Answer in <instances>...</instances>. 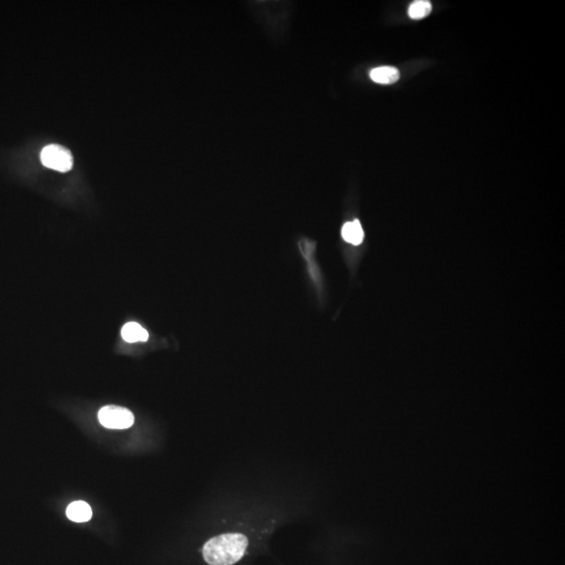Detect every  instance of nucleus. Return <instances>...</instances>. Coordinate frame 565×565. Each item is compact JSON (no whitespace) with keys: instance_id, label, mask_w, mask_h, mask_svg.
<instances>
[{"instance_id":"obj_1","label":"nucleus","mask_w":565,"mask_h":565,"mask_svg":"<svg viewBox=\"0 0 565 565\" xmlns=\"http://www.w3.org/2000/svg\"><path fill=\"white\" fill-rule=\"evenodd\" d=\"M247 545L248 540L243 534L216 536L203 546V558L209 565H232L244 556Z\"/></svg>"},{"instance_id":"obj_2","label":"nucleus","mask_w":565,"mask_h":565,"mask_svg":"<svg viewBox=\"0 0 565 565\" xmlns=\"http://www.w3.org/2000/svg\"><path fill=\"white\" fill-rule=\"evenodd\" d=\"M40 158L46 167L62 173L70 171L73 167V158L70 151L59 144H50L45 146L42 150Z\"/></svg>"},{"instance_id":"obj_3","label":"nucleus","mask_w":565,"mask_h":565,"mask_svg":"<svg viewBox=\"0 0 565 565\" xmlns=\"http://www.w3.org/2000/svg\"><path fill=\"white\" fill-rule=\"evenodd\" d=\"M98 421L106 428L127 429L133 425L134 414L121 406H104L98 412Z\"/></svg>"},{"instance_id":"obj_4","label":"nucleus","mask_w":565,"mask_h":565,"mask_svg":"<svg viewBox=\"0 0 565 565\" xmlns=\"http://www.w3.org/2000/svg\"><path fill=\"white\" fill-rule=\"evenodd\" d=\"M66 515L71 521H75V522H86L91 519L92 511L87 502L77 500V502H71L67 506Z\"/></svg>"},{"instance_id":"obj_5","label":"nucleus","mask_w":565,"mask_h":565,"mask_svg":"<svg viewBox=\"0 0 565 565\" xmlns=\"http://www.w3.org/2000/svg\"><path fill=\"white\" fill-rule=\"evenodd\" d=\"M341 236L345 242L349 244L359 245L361 244L364 238L363 229H362L361 224L358 220L354 221L347 222L342 226L341 229Z\"/></svg>"},{"instance_id":"obj_6","label":"nucleus","mask_w":565,"mask_h":565,"mask_svg":"<svg viewBox=\"0 0 565 565\" xmlns=\"http://www.w3.org/2000/svg\"><path fill=\"white\" fill-rule=\"evenodd\" d=\"M370 79L379 84H393L399 80L400 73L393 66H380L372 69Z\"/></svg>"},{"instance_id":"obj_7","label":"nucleus","mask_w":565,"mask_h":565,"mask_svg":"<svg viewBox=\"0 0 565 565\" xmlns=\"http://www.w3.org/2000/svg\"><path fill=\"white\" fill-rule=\"evenodd\" d=\"M121 337L127 342H137V341H146L149 333L146 329L142 328L137 322H127L121 329Z\"/></svg>"},{"instance_id":"obj_8","label":"nucleus","mask_w":565,"mask_h":565,"mask_svg":"<svg viewBox=\"0 0 565 565\" xmlns=\"http://www.w3.org/2000/svg\"><path fill=\"white\" fill-rule=\"evenodd\" d=\"M431 8L432 6H431L430 1L416 0V1L412 2L408 8V16L414 20H420L430 14Z\"/></svg>"}]
</instances>
